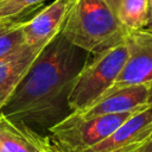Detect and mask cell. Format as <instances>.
<instances>
[{"label": "cell", "mask_w": 152, "mask_h": 152, "mask_svg": "<svg viewBox=\"0 0 152 152\" xmlns=\"http://www.w3.org/2000/svg\"><path fill=\"white\" fill-rule=\"evenodd\" d=\"M89 56L59 32L38 53L0 113L48 132L71 112L69 95Z\"/></svg>", "instance_id": "1"}, {"label": "cell", "mask_w": 152, "mask_h": 152, "mask_svg": "<svg viewBox=\"0 0 152 152\" xmlns=\"http://www.w3.org/2000/svg\"><path fill=\"white\" fill-rule=\"evenodd\" d=\"M61 33L90 55L116 45L127 34L104 0H71Z\"/></svg>", "instance_id": "2"}, {"label": "cell", "mask_w": 152, "mask_h": 152, "mask_svg": "<svg viewBox=\"0 0 152 152\" xmlns=\"http://www.w3.org/2000/svg\"><path fill=\"white\" fill-rule=\"evenodd\" d=\"M91 56L75 78L69 95L71 112L87 108L114 84L127 58L126 39Z\"/></svg>", "instance_id": "3"}, {"label": "cell", "mask_w": 152, "mask_h": 152, "mask_svg": "<svg viewBox=\"0 0 152 152\" xmlns=\"http://www.w3.org/2000/svg\"><path fill=\"white\" fill-rule=\"evenodd\" d=\"M133 112L96 116L70 112L49 128L48 138L63 152H83L110 135Z\"/></svg>", "instance_id": "4"}, {"label": "cell", "mask_w": 152, "mask_h": 152, "mask_svg": "<svg viewBox=\"0 0 152 152\" xmlns=\"http://www.w3.org/2000/svg\"><path fill=\"white\" fill-rule=\"evenodd\" d=\"M127 58L110 88L150 84L152 82V28L126 34Z\"/></svg>", "instance_id": "5"}, {"label": "cell", "mask_w": 152, "mask_h": 152, "mask_svg": "<svg viewBox=\"0 0 152 152\" xmlns=\"http://www.w3.org/2000/svg\"><path fill=\"white\" fill-rule=\"evenodd\" d=\"M152 138V106L146 104L133 112L110 135L83 152H113Z\"/></svg>", "instance_id": "6"}, {"label": "cell", "mask_w": 152, "mask_h": 152, "mask_svg": "<svg viewBox=\"0 0 152 152\" xmlns=\"http://www.w3.org/2000/svg\"><path fill=\"white\" fill-rule=\"evenodd\" d=\"M70 2L71 0H52L31 19L24 20L25 43L37 49L49 44L61 32Z\"/></svg>", "instance_id": "7"}, {"label": "cell", "mask_w": 152, "mask_h": 152, "mask_svg": "<svg viewBox=\"0 0 152 152\" xmlns=\"http://www.w3.org/2000/svg\"><path fill=\"white\" fill-rule=\"evenodd\" d=\"M148 88L150 84L109 88L90 106L76 113L83 116H96L133 112L147 104Z\"/></svg>", "instance_id": "8"}, {"label": "cell", "mask_w": 152, "mask_h": 152, "mask_svg": "<svg viewBox=\"0 0 152 152\" xmlns=\"http://www.w3.org/2000/svg\"><path fill=\"white\" fill-rule=\"evenodd\" d=\"M0 152H45V135L0 113Z\"/></svg>", "instance_id": "9"}, {"label": "cell", "mask_w": 152, "mask_h": 152, "mask_svg": "<svg viewBox=\"0 0 152 152\" xmlns=\"http://www.w3.org/2000/svg\"><path fill=\"white\" fill-rule=\"evenodd\" d=\"M40 51L25 44L14 53L0 58V112Z\"/></svg>", "instance_id": "10"}, {"label": "cell", "mask_w": 152, "mask_h": 152, "mask_svg": "<svg viewBox=\"0 0 152 152\" xmlns=\"http://www.w3.org/2000/svg\"><path fill=\"white\" fill-rule=\"evenodd\" d=\"M116 17L127 33L147 28L150 27V1L121 0Z\"/></svg>", "instance_id": "11"}, {"label": "cell", "mask_w": 152, "mask_h": 152, "mask_svg": "<svg viewBox=\"0 0 152 152\" xmlns=\"http://www.w3.org/2000/svg\"><path fill=\"white\" fill-rule=\"evenodd\" d=\"M23 23L24 20L8 21L0 27V58L14 53L26 44Z\"/></svg>", "instance_id": "12"}, {"label": "cell", "mask_w": 152, "mask_h": 152, "mask_svg": "<svg viewBox=\"0 0 152 152\" xmlns=\"http://www.w3.org/2000/svg\"><path fill=\"white\" fill-rule=\"evenodd\" d=\"M48 0H2L0 1V20L15 21L19 17Z\"/></svg>", "instance_id": "13"}, {"label": "cell", "mask_w": 152, "mask_h": 152, "mask_svg": "<svg viewBox=\"0 0 152 152\" xmlns=\"http://www.w3.org/2000/svg\"><path fill=\"white\" fill-rule=\"evenodd\" d=\"M151 139V138H150ZM148 139V140H150ZM148 140L144 141V142H140V144H134V145H131V146H127V147H124V148H120V150H116V151H113V152H138ZM45 152H63L61 151L59 148H57L48 138V135H45Z\"/></svg>", "instance_id": "14"}, {"label": "cell", "mask_w": 152, "mask_h": 152, "mask_svg": "<svg viewBox=\"0 0 152 152\" xmlns=\"http://www.w3.org/2000/svg\"><path fill=\"white\" fill-rule=\"evenodd\" d=\"M104 1L109 5V7H110V8L115 12V14H116V10H118V7H119L121 0H104Z\"/></svg>", "instance_id": "15"}, {"label": "cell", "mask_w": 152, "mask_h": 152, "mask_svg": "<svg viewBox=\"0 0 152 152\" xmlns=\"http://www.w3.org/2000/svg\"><path fill=\"white\" fill-rule=\"evenodd\" d=\"M138 152H152V138H151Z\"/></svg>", "instance_id": "16"}, {"label": "cell", "mask_w": 152, "mask_h": 152, "mask_svg": "<svg viewBox=\"0 0 152 152\" xmlns=\"http://www.w3.org/2000/svg\"><path fill=\"white\" fill-rule=\"evenodd\" d=\"M147 103L152 106V82L150 83V88H148V100H147Z\"/></svg>", "instance_id": "17"}, {"label": "cell", "mask_w": 152, "mask_h": 152, "mask_svg": "<svg viewBox=\"0 0 152 152\" xmlns=\"http://www.w3.org/2000/svg\"><path fill=\"white\" fill-rule=\"evenodd\" d=\"M150 1V28H152V0Z\"/></svg>", "instance_id": "18"}, {"label": "cell", "mask_w": 152, "mask_h": 152, "mask_svg": "<svg viewBox=\"0 0 152 152\" xmlns=\"http://www.w3.org/2000/svg\"><path fill=\"white\" fill-rule=\"evenodd\" d=\"M5 23H7V21H2V20H0V26H1L2 24H5Z\"/></svg>", "instance_id": "19"}, {"label": "cell", "mask_w": 152, "mask_h": 152, "mask_svg": "<svg viewBox=\"0 0 152 152\" xmlns=\"http://www.w3.org/2000/svg\"><path fill=\"white\" fill-rule=\"evenodd\" d=\"M7 23H8V21H7ZM7 23H5V24H7ZM5 24H2V25H1V26H4V25H5ZM1 26H0V27H1Z\"/></svg>", "instance_id": "20"}, {"label": "cell", "mask_w": 152, "mask_h": 152, "mask_svg": "<svg viewBox=\"0 0 152 152\" xmlns=\"http://www.w3.org/2000/svg\"><path fill=\"white\" fill-rule=\"evenodd\" d=\"M0 1H2V0H0Z\"/></svg>", "instance_id": "21"}]
</instances>
